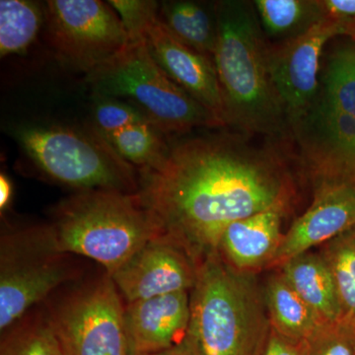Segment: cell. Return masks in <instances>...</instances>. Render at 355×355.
Masks as SVG:
<instances>
[{
    "mask_svg": "<svg viewBox=\"0 0 355 355\" xmlns=\"http://www.w3.org/2000/svg\"><path fill=\"white\" fill-rule=\"evenodd\" d=\"M284 210L270 209L233 222L222 233L217 252L239 272L270 266L284 237Z\"/></svg>",
    "mask_w": 355,
    "mask_h": 355,
    "instance_id": "2e32d148",
    "label": "cell"
},
{
    "mask_svg": "<svg viewBox=\"0 0 355 355\" xmlns=\"http://www.w3.org/2000/svg\"><path fill=\"white\" fill-rule=\"evenodd\" d=\"M282 275L303 300L329 323L343 322L335 279L321 254L307 252L282 266Z\"/></svg>",
    "mask_w": 355,
    "mask_h": 355,
    "instance_id": "e0dca14e",
    "label": "cell"
},
{
    "mask_svg": "<svg viewBox=\"0 0 355 355\" xmlns=\"http://www.w3.org/2000/svg\"><path fill=\"white\" fill-rule=\"evenodd\" d=\"M95 97L92 125L103 137H109L132 123L149 121L141 112L128 103L103 96L95 95Z\"/></svg>",
    "mask_w": 355,
    "mask_h": 355,
    "instance_id": "d4e9b609",
    "label": "cell"
},
{
    "mask_svg": "<svg viewBox=\"0 0 355 355\" xmlns=\"http://www.w3.org/2000/svg\"><path fill=\"white\" fill-rule=\"evenodd\" d=\"M198 265L167 236L154 238L110 275L127 303L193 288Z\"/></svg>",
    "mask_w": 355,
    "mask_h": 355,
    "instance_id": "7c38bea8",
    "label": "cell"
},
{
    "mask_svg": "<svg viewBox=\"0 0 355 355\" xmlns=\"http://www.w3.org/2000/svg\"><path fill=\"white\" fill-rule=\"evenodd\" d=\"M44 3L30 0L0 1L1 60L26 57L43 38Z\"/></svg>",
    "mask_w": 355,
    "mask_h": 355,
    "instance_id": "ffe728a7",
    "label": "cell"
},
{
    "mask_svg": "<svg viewBox=\"0 0 355 355\" xmlns=\"http://www.w3.org/2000/svg\"><path fill=\"white\" fill-rule=\"evenodd\" d=\"M0 355H65L51 317L16 323L4 331Z\"/></svg>",
    "mask_w": 355,
    "mask_h": 355,
    "instance_id": "cb8c5ba5",
    "label": "cell"
},
{
    "mask_svg": "<svg viewBox=\"0 0 355 355\" xmlns=\"http://www.w3.org/2000/svg\"><path fill=\"white\" fill-rule=\"evenodd\" d=\"M158 16L178 41L214 60L218 39L216 7L210 11L196 1H163Z\"/></svg>",
    "mask_w": 355,
    "mask_h": 355,
    "instance_id": "d6986e66",
    "label": "cell"
},
{
    "mask_svg": "<svg viewBox=\"0 0 355 355\" xmlns=\"http://www.w3.org/2000/svg\"><path fill=\"white\" fill-rule=\"evenodd\" d=\"M324 15L355 22V0H321Z\"/></svg>",
    "mask_w": 355,
    "mask_h": 355,
    "instance_id": "f1b7e54d",
    "label": "cell"
},
{
    "mask_svg": "<svg viewBox=\"0 0 355 355\" xmlns=\"http://www.w3.org/2000/svg\"><path fill=\"white\" fill-rule=\"evenodd\" d=\"M144 355H203L198 347V343L193 340L191 336L190 331L189 335L184 338L183 342L173 345L169 349L160 350V352H154V354Z\"/></svg>",
    "mask_w": 355,
    "mask_h": 355,
    "instance_id": "f546056e",
    "label": "cell"
},
{
    "mask_svg": "<svg viewBox=\"0 0 355 355\" xmlns=\"http://www.w3.org/2000/svg\"><path fill=\"white\" fill-rule=\"evenodd\" d=\"M55 242L50 224L4 233L0 243V331L4 333L35 305L76 277Z\"/></svg>",
    "mask_w": 355,
    "mask_h": 355,
    "instance_id": "ba28073f",
    "label": "cell"
},
{
    "mask_svg": "<svg viewBox=\"0 0 355 355\" xmlns=\"http://www.w3.org/2000/svg\"><path fill=\"white\" fill-rule=\"evenodd\" d=\"M263 301L270 327L296 342L307 343L330 324L296 293L282 273L268 279Z\"/></svg>",
    "mask_w": 355,
    "mask_h": 355,
    "instance_id": "ac0fdd59",
    "label": "cell"
},
{
    "mask_svg": "<svg viewBox=\"0 0 355 355\" xmlns=\"http://www.w3.org/2000/svg\"><path fill=\"white\" fill-rule=\"evenodd\" d=\"M128 33L130 42L144 41L142 36L158 18L159 2L153 0H109Z\"/></svg>",
    "mask_w": 355,
    "mask_h": 355,
    "instance_id": "484cf974",
    "label": "cell"
},
{
    "mask_svg": "<svg viewBox=\"0 0 355 355\" xmlns=\"http://www.w3.org/2000/svg\"><path fill=\"white\" fill-rule=\"evenodd\" d=\"M321 254L335 279L343 322L355 330V228L326 243Z\"/></svg>",
    "mask_w": 355,
    "mask_h": 355,
    "instance_id": "603a6c76",
    "label": "cell"
},
{
    "mask_svg": "<svg viewBox=\"0 0 355 355\" xmlns=\"http://www.w3.org/2000/svg\"><path fill=\"white\" fill-rule=\"evenodd\" d=\"M50 226L62 253L97 261L109 275L163 235L139 193L120 191H77L53 209Z\"/></svg>",
    "mask_w": 355,
    "mask_h": 355,
    "instance_id": "277c9868",
    "label": "cell"
},
{
    "mask_svg": "<svg viewBox=\"0 0 355 355\" xmlns=\"http://www.w3.org/2000/svg\"><path fill=\"white\" fill-rule=\"evenodd\" d=\"M13 197V186L10 179L1 172L0 174V209L4 211L9 207Z\"/></svg>",
    "mask_w": 355,
    "mask_h": 355,
    "instance_id": "4dcf8cb0",
    "label": "cell"
},
{
    "mask_svg": "<svg viewBox=\"0 0 355 355\" xmlns=\"http://www.w3.org/2000/svg\"><path fill=\"white\" fill-rule=\"evenodd\" d=\"M166 135L151 121L132 123L104 137L123 160L137 171L156 167L164 160L170 149Z\"/></svg>",
    "mask_w": 355,
    "mask_h": 355,
    "instance_id": "44dd1931",
    "label": "cell"
},
{
    "mask_svg": "<svg viewBox=\"0 0 355 355\" xmlns=\"http://www.w3.org/2000/svg\"><path fill=\"white\" fill-rule=\"evenodd\" d=\"M319 83L314 102L291 130L289 153L314 193L336 187L355 191L354 40L327 46Z\"/></svg>",
    "mask_w": 355,
    "mask_h": 355,
    "instance_id": "3957f363",
    "label": "cell"
},
{
    "mask_svg": "<svg viewBox=\"0 0 355 355\" xmlns=\"http://www.w3.org/2000/svg\"><path fill=\"white\" fill-rule=\"evenodd\" d=\"M219 132L170 146L160 164L139 171L141 202L197 265L217 253L233 222L270 209L286 211L294 195L286 147Z\"/></svg>",
    "mask_w": 355,
    "mask_h": 355,
    "instance_id": "6da1fadb",
    "label": "cell"
},
{
    "mask_svg": "<svg viewBox=\"0 0 355 355\" xmlns=\"http://www.w3.org/2000/svg\"><path fill=\"white\" fill-rule=\"evenodd\" d=\"M142 40L165 73L225 128L220 85L214 60L178 41L159 16L147 27Z\"/></svg>",
    "mask_w": 355,
    "mask_h": 355,
    "instance_id": "4fadbf2b",
    "label": "cell"
},
{
    "mask_svg": "<svg viewBox=\"0 0 355 355\" xmlns=\"http://www.w3.org/2000/svg\"><path fill=\"white\" fill-rule=\"evenodd\" d=\"M306 345V355H355V330L343 322L327 324Z\"/></svg>",
    "mask_w": 355,
    "mask_h": 355,
    "instance_id": "4316f807",
    "label": "cell"
},
{
    "mask_svg": "<svg viewBox=\"0 0 355 355\" xmlns=\"http://www.w3.org/2000/svg\"><path fill=\"white\" fill-rule=\"evenodd\" d=\"M14 137L44 177L77 191H139V171L123 160L93 125H25Z\"/></svg>",
    "mask_w": 355,
    "mask_h": 355,
    "instance_id": "52a82bcc",
    "label": "cell"
},
{
    "mask_svg": "<svg viewBox=\"0 0 355 355\" xmlns=\"http://www.w3.org/2000/svg\"><path fill=\"white\" fill-rule=\"evenodd\" d=\"M190 322L188 291L127 303L125 323L130 354H154L183 342Z\"/></svg>",
    "mask_w": 355,
    "mask_h": 355,
    "instance_id": "9a60e30c",
    "label": "cell"
},
{
    "mask_svg": "<svg viewBox=\"0 0 355 355\" xmlns=\"http://www.w3.org/2000/svg\"><path fill=\"white\" fill-rule=\"evenodd\" d=\"M256 282L218 252L198 266L190 334L203 355H256L270 330Z\"/></svg>",
    "mask_w": 355,
    "mask_h": 355,
    "instance_id": "5b68a950",
    "label": "cell"
},
{
    "mask_svg": "<svg viewBox=\"0 0 355 355\" xmlns=\"http://www.w3.org/2000/svg\"><path fill=\"white\" fill-rule=\"evenodd\" d=\"M43 40L58 62L88 76L130 42L108 1L49 0Z\"/></svg>",
    "mask_w": 355,
    "mask_h": 355,
    "instance_id": "9c48e42d",
    "label": "cell"
},
{
    "mask_svg": "<svg viewBox=\"0 0 355 355\" xmlns=\"http://www.w3.org/2000/svg\"><path fill=\"white\" fill-rule=\"evenodd\" d=\"M261 25L272 37L293 38L324 17L319 0H256Z\"/></svg>",
    "mask_w": 355,
    "mask_h": 355,
    "instance_id": "7402d4cb",
    "label": "cell"
},
{
    "mask_svg": "<svg viewBox=\"0 0 355 355\" xmlns=\"http://www.w3.org/2000/svg\"><path fill=\"white\" fill-rule=\"evenodd\" d=\"M355 228V191L343 187L314 193L309 209L284 234L270 266H282L311 248L326 244Z\"/></svg>",
    "mask_w": 355,
    "mask_h": 355,
    "instance_id": "5bb4252c",
    "label": "cell"
},
{
    "mask_svg": "<svg viewBox=\"0 0 355 355\" xmlns=\"http://www.w3.org/2000/svg\"><path fill=\"white\" fill-rule=\"evenodd\" d=\"M94 94L132 105L169 135L195 128H222L197 100L159 67L144 41L128 42L123 50L86 76Z\"/></svg>",
    "mask_w": 355,
    "mask_h": 355,
    "instance_id": "8992f818",
    "label": "cell"
},
{
    "mask_svg": "<svg viewBox=\"0 0 355 355\" xmlns=\"http://www.w3.org/2000/svg\"><path fill=\"white\" fill-rule=\"evenodd\" d=\"M336 38L355 41V22L324 15L293 38L268 44V65L273 85L292 128L310 108L319 90L321 60Z\"/></svg>",
    "mask_w": 355,
    "mask_h": 355,
    "instance_id": "8fae6325",
    "label": "cell"
},
{
    "mask_svg": "<svg viewBox=\"0 0 355 355\" xmlns=\"http://www.w3.org/2000/svg\"><path fill=\"white\" fill-rule=\"evenodd\" d=\"M218 39L216 64L226 128L247 137L289 146L286 112L270 76L268 43L253 3L214 4Z\"/></svg>",
    "mask_w": 355,
    "mask_h": 355,
    "instance_id": "7a4b0ae2",
    "label": "cell"
},
{
    "mask_svg": "<svg viewBox=\"0 0 355 355\" xmlns=\"http://www.w3.org/2000/svg\"><path fill=\"white\" fill-rule=\"evenodd\" d=\"M121 297L107 275L51 313L65 355H132Z\"/></svg>",
    "mask_w": 355,
    "mask_h": 355,
    "instance_id": "30bf717a",
    "label": "cell"
},
{
    "mask_svg": "<svg viewBox=\"0 0 355 355\" xmlns=\"http://www.w3.org/2000/svg\"><path fill=\"white\" fill-rule=\"evenodd\" d=\"M306 343L291 340L270 326L261 355H306Z\"/></svg>",
    "mask_w": 355,
    "mask_h": 355,
    "instance_id": "83f0119b",
    "label": "cell"
}]
</instances>
